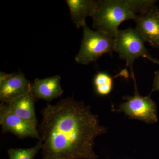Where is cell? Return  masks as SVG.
I'll use <instances>...</instances> for the list:
<instances>
[{"label": "cell", "mask_w": 159, "mask_h": 159, "mask_svg": "<svg viewBox=\"0 0 159 159\" xmlns=\"http://www.w3.org/2000/svg\"><path fill=\"white\" fill-rule=\"evenodd\" d=\"M36 101L31 90L9 103H5L11 112L24 120L37 125L38 121L35 111Z\"/></svg>", "instance_id": "cell-10"}, {"label": "cell", "mask_w": 159, "mask_h": 159, "mask_svg": "<svg viewBox=\"0 0 159 159\" xmlns=\"http://www.w3.org/2000/svg\"><path fill=\"white\" fill-rule=\"evenodd\" d=\"M41 113L38 129L43 145L42 159H98L93 150L95 140L107 129L100 125L89 105L68 97L54 105L47 104Z\"/></svg>", "instance_id": "cell-1"}, {"label": "cell", "mask_w": 159, "mask_h": 159, "mask_svg": "<svg viewBox=\"0 0 159 159\" xmlns=\"http://www.w3.org/2000/svg\"><path fill=\"white\" fill-rule=\"evenodd\" d=\"M71 19L77 29L85 26L86 18L92 16L99 1L95 0H66Z\"/></svg>", "instance_id": "cell-11"}, {"label": "cell", "mask_w": 159, "mask_h": 159, "mask_svg": "<svg viewBox=\"0 0 159 159\" xmlns=\"http://www.w3.org/2000/svg\"><path fill=\"white\" fill-rule=\"evenodd\" d=\"M154 0H101L91 17L96 31L116 37L123 22L134 20L137 15L155 6Z\"/></svg>", "instance_id": "cell-2"}, {"label": "cell", "mask_w": 159, "mask_h": 159, "mask_svg": "<svg viewBox=\"0 0 159 159\" xmlns=\"http://www.w3.org/2000/svg\"><path fill=\"white\" fill-rule=\"evenodd\" d=\"M31 92L36 100L42 99L48 102L52 101L62 95L59 76L47 77L43 79L36 78L32 83Z\"/></svg>", "instance_id": "cell-9"}, {"label": "cell", "mask_w": 159, "mask_h": 159, "mask_svg": "<svg viewBox=\"0 0 159 159\" xmlns=\"http://www.w3.org/2000/svg\"><path fill=\"white\" fill-rule=\"evenodd\" d=\"M32 83L21 72L0 73V100L8 103L31 91Z\"/></svg>", "instance_id": "cell-7"}, {"label": "cell", "mask_w": 159, "mask_h": 159, "mask_svg": "<svg viewBox=\"0 0 159 159\" xmlns=\"http://www.w3.org/2000/svg\"><path fill=\"white\" fill-rule=\"evenodd\" d=\"M135 29L145 42L159 49V9L154 6L147 11L138 15L134 20Z\"/></svg>", "instance_id": "cell-8"}, {"label": "cell", "mask_w": 159, "mask_h": 159, "mask_svg": "<svg viewBox=\"0 0 159 159\" xmlns=\"http://www.w3.org/2000/svg\"><path fill=\"white\" fill-rule=\"evenodd\" d=\"M129 77L128 72L124 70L113 77L106 72L97 73L94 77L93 84L95 91L97 95L100 96H107L109 95L113 88L114 79L117 77Z\"/></svg>", "instance_id": "cell-12"}, {"label": "cell", "mask_w": 159, "mask_h": 159, "mask_svg": "<svg viewBox=\"0 0 159 159\" xmlns=\"http://www.w3.org/2000/svg\"><path fill=\"white\" fill-rule=\"evenodd\" d=\"M42 142L39 141L34 147L27 149L11 148L8 151L9 159H34L38 152L42 148Z\"/></svg>", "instance_id": "cell-13"}, {"label": "cell", "mask_w": 159, "mask_h": 159, "mask_svg": "<svg viewBox=\"0 0 159 159\" xmlns=\"http://www.w3.org/2000/svg\"><path fill=\"white\" fill-rule=\"evenodd\" d=\"M132 78L134 82V95L122 97L125 101L119 106L118 109L114 111L124 113L130 119L139 120L148 124L157 122L158 117L155 102L151 98V94L146 97L139 94L135 78L134 77Z\"/></svg>", "instance_id": "cell-5"}, {"label": "cell", "mask_w": 159, "mask_h": 159, "mask_svg": "<svg viewBox=\"0 0 159 159\" xmlns=\"http://www.w3.org/2000/svg\"><path fill=\"white\" fill-rule=\"evenodd\" d=\"M156 91L159 92V70L155 72L153 85H152V88L151 94L152 92H156Z\"/></svg>", "instance_id": "cell-14"}, {"label": "cell", "mask_w": 159, "mask_h": 159, "mask_svg": "<svg viewBox=\"0 0 159 159\" xmlns=\"http://www.w3.org/2000/svg\"><path fill=\"white\" fill-rule=\"evenodd\" d=\"M145 42L135 29L128 28L119 30L115 37L114 51L119 55L120 59L126 61V66L129 67L132 76L134 63L140 57L147 58L159 66V60L154 58L148 53L145 44Z\"/></svg>", "instance_id": "cell-4"}, {"label": "cell", "mask_w": 159, "mask_h": 159, "mask_svg": "<svg viewBox=\"0 0 159 159\" xmlns=\"http://www.w3.org/2000/svg\"><path fill=\"white\" fill-rule=\"evenodd\" d=\"M0 124L3 134L10 133L20 139L31 138L40 139L37 125L11 112L3 102L0 105Z\"/></svg>", "instance_id": "cell-6"}, {"label": "cell", "mask_w": 159, "mask_h": 159, "mask_svg": "<svg viewBox=\"0 0 159 159\" xmlns=\"http://www.w3.org/2000/svg\"><path fill=\"white\" fill-rule=\"evenodd\" d=\"M79 52L75 57L77 63L88 65L96 62L102 55H111L115 48V38L103 32L93 31L86 25Z\"/></svg>", "instance_id": "cell-3"}]
</instances>
